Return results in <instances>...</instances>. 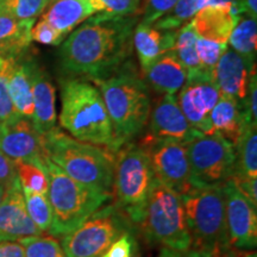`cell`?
Wrapping results in <instances>:
<instances>
[{
    "mask_svg": "<svg viewBox=\"0 0 257 257\" xmlns=\"http://www.w3.org/2000/svg\"><path fill=\"white\" fill-rule=\"evenodd\" d=\"M135 16H92L73 30L61 46V66L66 72L91 80L102 79L123 67L133 49Z\"/></svg>",
    "mask_w": 257,
    "mask_h": 257,
    "instance_id": "1",
    "label": "cell"
},
{
    "mask_svg": "<svg viewBox=\"0 0 257 257\" xmlns=\"http://www.w3.org/2000/svg\"><path fill=\"white\" fill-rule=\"evenodd\" d=\"M92 81L107 108L117 152L140 136L149 121L152 101L147 83L126 63L111 75Z\"/></svg>",
    "mask_w": 257,
    "mask_h": 257,
    "instance_id": "2",
    "label": "cell"
},
{
    "mask_svg": "<svg viewBox=\"0 0 257 257\" xmlns=\"http://www.w3.org/2000/svg\"><path fill=\"white\" fill-rule=\"evenodd\" d=\"M60 126L81 142L115 153L112 123L99 88L88 80L67 78L61 81Z\"/></svg>",
    "mask_w": 257,
    "mask_h": 257,
    "instance_id": "3",
    "label": "cell"
},
{
    "mask_svg": "<svg viewBox=\"0 0 257 257\" xmlns=\"http://www.w3.org/2000/svg\"><path fill=\"white\" fill-rule=\"evenodd\" d=\"M42 143L44 155L69 178L102 192L113 191L115 153L75 140L56 126L42 134Z\"/></svg>",
    "mask_w": 257,
    "mask_h": 257,
    "instance_id": "4",
    "label": "cell"
},
{
    "mask_svg": "<svg viewBox=\"0 0 257 257\" xmlns=\"http://www.w3.org/2000/svg\"><path fill=\"white\" fill-rule=\"evenodd\" d=\"M42 168L48 176L47 197L53 210L51 236H64L87 220L113 198L112 193L82 185L69 178L46 156Z\"/></svg>",
    "mask_w": 257,
    "mask_h": 257,
    "instance_id": "5",
    "label": "cell"
},
{
    "mask_svg": "<svg viewBox=\"0 0 257 257\" xmlns=\"http://www.w3.org/2000/svg\"><path fill=\"white\" fill-rule=\"evenodd\" d=\"M223 186L191 187L180 195L191 236V249L210 257L219 256L231 248Z\"/></svg>",
    "mask_w": 257,
    "mask_h": 257,
    "instance_id": "6",
    "label": "cell"
},
{
    "mask_svg": "<svg viewBox=\"0 0 257 257\" xmlns=\"http://www.w3.org/2000/svg\"><path fill=\"white\" fill-rule=\"evenodd\" d=\"M155 182L149 157L138 144L126 143L115 152L114 204L134 226L142 220Z\"/></svg>",
    "mask_w": 257,
    "mask_h": 257,
    "instance_id": "7",
    "label": "cell"
},
{
    "mask_svg": "<svg viewBox=\"0 0 257 257\" xmlns=\"http://www.w3.org/2000/svg\"><path fill=\"white\" fill-rule=\"evenodd\" d=\"M138 226L148 242L161 245L162 249L178 252L191 249L181 197L157 180Z\"/></svg>",
    "mask_w": 257,
    "mask_h": 257,
    "instance_id": "8",
    "label": "cell"
},
{
    "mask_svg": "<svg viewBox=\"0 0 257 257\" xmlns=\"http://www.w3.org/2000/svg\"><path fill=\"white\" fill-rule=\"evenodd\" d=\"M134 229L113 202L104 205L78 229L62 236L61 245L67 257H101L124 233H134Z\"/></svg>",
    "mask_w": 257,
    "mask_h": 257,
    "instance_id": "9",
    "label": "cell"
},
{
    "mask_svg": "<svg viewBox=\"0 0 257 257\" xmlns=\"http://www.w3.org/2000/svg\"><path fill=\"white\" fill-rule=\"evenodd\" d=\"M192 187L223 186L234 174L236 153L230 141L213 133L186 143Z\"/></svg>",
    "mask_w": 257,
    "mask_h": 257,
    "instance_id": "10",
    "label": "cell"
},
{
    "mask_svg": "<svg viewBox=\"0 0 257 257\" xmlns=\"http://www.w3.org/2000/svg\"><path fill=\"white\" fill-rule=\"evenodd\" d=\"M138 146L149 157L157 181L180 195L192 187L188 152L185 142L147 134Z\"/></svg>",
    "mask_w": 257,
    "mask_h": 257,
    "instance_id": "11",
    "label": "cell"
},
{
    "mask_svg": "<svg viewBox=\"0 0 257 257\" xmlns=\"http://www.w3.org/2000/svg\"><path fill=\"white\" fill-rule=\"evenodd\" d=\"M225 213L231 248L252 250L257 244L256 206L240 192L231 178L223 186Z\"/></svg>",
    "mask_w": 257,
    "mask_h": 257,
    "instance_id": "12",
    "label": "cell"
},
{
    "mask_svg": "<svg viewBox=\"0 0 257 257\" xmlns=\"http://www.w3.org/2000/svg\"><path fill=\"white\" fill-rule=\"evenodd\" d=\"M178 93V104L191 126L202 135L212 134L210 113L220 96L213 82L207 79L187 80Z\"/></svg>",
    "mask_w": 257,
    "mask_h": 257,
    "instance_id": "13",
    "label": "cell"
},
{
    "mask_svg": "<svg viewBox=\"0 0 257 257\" xmlns=\"http://www.w3.org/2000/svg\"><path fill=\"white\" fill-rule=\"evenodd\" d=\"M43 233L29 217L23 188L16 178L8 185L4 198L0 202V243L16 242Z\"/></svg>",
    "mask_w": 257,
    "mask_h": 257,
    "instance_id": "14",
    "label": "cell"
},
{
    "mask_svg": "<svg viewBox=\"0 0 257 257\" xmlns=\"http://www.w3.org/2000/svg\"><path fill=\"white\" fill-rule=\"evenodd\" d=\"M0 152L12 161H28L42 167L44 160L42 135L31 119L19 117L9 124H0Z\"/></svg>",
    "mask_w": 257,
    "mask_h": 257,
    "instance_id": "15",
    "label": "cell"
},
{
    "mask_svg": "<svg viewBox=\"0 0 257 257\" xmlns=\"http://www.w3.org/2000/svg\"><path fill=\"white\" fill-rule=\"evenodd\" d=\"M149 135L170 138L180 142H191L202 134L191 126L182 113L174 94H163L149 115Z\"/></svg>",
    "mask_w": 257,
    "mask_h": 257,
    "instance_id": "16",
    "label": "cell"
},
{
    "mask_svg": "<svg viewBox=\"0 0 257 257\" xmlns=\"http://www.w3.org/2000/svg\"><path fill=\"white\" fill-rule=\"evenodd\" d=\"M255 64L227 47L214 67L211 80L220 95L236 99L243 104L250 72Z\"/></svg>",
    "mask_w": 257,
    "mask_h": 257,
    "instance_id": "17",
    "label": "cell"
},
{
    "mask_svg": "<svg viewBox=\"0 0 257 257\" xmlns=\"http://www.w3.org/2000/svg\"><path fill=\"white\" fill-rule=\"evenodd\" d=\"M34 114L31 121L41 135L56 125V91L46 70L32 60H28Z\"/></svg>",
    "mask_w": 257,
    "mask_h": 257,
    "instance_id": "18",
    "label": "cell"
},
{
    "mask_svg": "<svg viewBox=\"0 0 257 257\" xmlns=\"http://www.w3.org/2000/svg\"><path fill=\"white\" fill-rule=\"evenodd\" d=\"M99 12H102L99 0H49L41 18L49 22L67 37Z\"/></svg>",
    "mask_w": 257,
    "mask_h": 257,
    "instance_id": "19",
    "label": "cell"
},
{
    "mask_svg": "<svg viewBox=\"0 0 257 257\" xmlns=\"http://www.w3.org/2000/svg\"><path fill=\"white\" fill-rule=\"evenodd\" d=\"M240 16L238 5L206 6L194 16L192 24L198 37L227 44Z\"/></svg>",
    "mask_w": 257,
    "mask_h": 257,
    "instance_id": "20",
    "label": "cell"
},
{
    "mask_svg": "<svg viewBox=\"0 0 257 257\" xmlns=\"http://www.w3.org/2000/svg\"><path fill=\"white\" fill-rule=\"evenodd\" d=\"M176 31H163L155 29L153 25L137 23L133 34V47L136 50L143 73L163 54L173 50Z\"/></svg>",
    "mask_w": 257,
    "mask_h": 257,
    "instance_id": "21",
    "label": "cell"
},
{
    "mask_svg": "<svg viewBox=\"0 0 257 257\" xmlns=\"http://www.w3.org/2000/svg\"><path fill=\"white\" fill-rule=\"evenodd\" d=\"M147 82L157 93L176 94L187 82L188 73L174 51L170 50L156 60L144 73Z\"/></svg>",
    "mask_w": 257,
    "mask_h": 257,
    "instance_id": "22",
    "label": "cell"
},
{
    "mask_svg": "<svg viewBox=\"0 0 257 257\" xmlns=\"http://www.w3.org/2000/svg\"><path fill=\"white\" fill-rule=\"evenodd\" d=\"M36 21H17L0 6V56L18 59L31 43V29Z\"/></svg>",
    "mask_w": 257,
    "mask_h": 257,
    "instance_id": "23",
    "label": "cell"
},
{
    "mask_svg": "<svg viewBox=\"0 0 257 257\" xmlns=\"http://www.w3.org/2000/svg\"><path fill=\"white\" fill-rule=\"evenodd\" d=\"M210 124L212 134H219L234 144L245 124L243 104L236 99L220 95L210 113Z\"/></svg>",
    "mask_w": 257,
    "mask_h": 257,
    "instance_id": "24",
    "label": "cell"
},
{
    "mask_svg": "<svg viewBox=\"0 0 257 257\" xmlns=\"http://www.w3.org/2000/svg\"><path fill=\"white\" fill-rule=\"evenodd\" d=\"M8 86L15 110L21 117L31 119L34 114V100L28 60H21V57H18L14 61L10 68Z\"/></svg>",
    "mask_w": 257,
    "mask_h": 257,
    "instance_id": "25",
    "label": "cell"
},
{
    "mask_svg": "<svg viewBox=\"0 0 257 257\" xmlns=\"http://www.w3.org/2000/svg\"><path fill=\"white\" fill-rule=\"evenodd\" d=\"M234 174L236 179H257V131L251 125L244 124L234 142Z\"/></svg>",
    "mask_w": 257,
    "mask_h": 257,
    "instance_id": "26",
    "label": "cell"
},
{
    "mask_svg": "<svg viewBox=\"0 0 257 257\" xmlns=\"http://www.w3.org/2000/svg\"><path fill=\"white\" fill-rule=\"evenodd\" d=\"M197 40L198 36L195 34L194 28H193L192 21H189L185 25L176 31L175 43L173 51L176 57L180 60V62L184 64V67L187 69L188 79H207L201 70V64L199 61L197 53Z\"/></svg>",
    "mask_w": 257,
    "mask_h": 257,
    "instance_id": "27",
    "label": "cell"
},
{
    "mask_svg": "<svg viewBox=\"0 0 257 257\" xmlns=\"http://www.w3.org/2000/svg\"><path fill=\"white\" fill-rule=\"evenodd\" d=\"M227 46L232 50L255 63L257 51V18L242 15L231 32Z\"/></svg>",
    "mask_w": 257,
    "mask_h": 257,
    "instance_id": "28",
    "label": "cell"
},
{
    "mask_svg": "<svg viewBox=\"0 0 257 257\" xmlns=\"http://www.w3.org/2000/svg\"><path fill=\"white\" fill-rule=\"evenodd\" d=\"M205 8V0H179L168 14L162 16L153 27L163 31H176Z\"/></svg>",
    "mask_w": 257,
    "mask_h": 257,
    "instance_id": "29",
    "label": "cell"
},
{
    "mask_svg": "<svg viewBox=\"0 0 257 257\" xmlns=\"http://www.w3.org/2000/svg\"><path fill=\"white\" fill-rule=\"evenodd\" d=\"M23 194L29 217L42 232L49 233L53 225V210L47 194L27 191V189H23Z\"/></svg>",
    "mask_w": 257,
    "mask_h": 257,
    "instance_id": "30",
    "label": "cell"
},
{
    "mask_svg": "<svg viewBox=\"0 0 257 257\" xmlns=\"http://www.w3.org/2000/svg\"><path fill=\"white\" fill-rule=\"evenodd\" d=\"M16 172L22 188L41 194L48 193V176L41 166L28 161H16Z\"/></svg>",
    "mask_w": 257,
    "mask_h": 257,
    "instance_id": "31",
    "label": "cell"
},
{
    "mask_svg": "<svg viewBox=\"0 0 257 257\" xmlns=\"http://www.w3.org/2000/svg\"><path fill=\"white\" fill-rule=\"evenodd\" d=\"M24 257H67L62 245L54 236H35L19 239Z\"/></svg>",
    "mask_w": 257,
    "mask_h": 257,
    "instance_id": "32",
    "label": "cell"
},
{
    "mask_svg": "<svg viewBox=\"0 0 257 257\" xmlns=\"http://www.w3.org/2000/svg\"><path fill=\"white\" fill-rule=\"evenodd\" d=\"M16 59H4L0 56V124H9L18 119L21 115L15 110L10 98L8 79L10 68Z\"/></svg>",
    "mask_w": 257,
    "mask_h": 257,
    "instance_id": "33",
    "label": "cell"
},
{
    "mask_svg": "<svg viewBox=\"0 0 257 257\" xmlns=\"http://www.w3.org/2000/svg\"><path fill=\"white\" fill-rule=\"evenodd\" d=\"M49 0H0V6L17 21H36L46 10Z\"/></svg>",
    "mask_w": 257,
    "mask_h": 257,
    "instance_id": "34",
    "label": "cell"
},
{
    "mask_svg": "<svg viewBox=\"0 0 257 257\" xmlns=\"http://www.w3.org/2000/svg\"><path fill=\"white\" fill-rule=\"evenodd\" d=\"M227 44L217 43V42L204 40V38L198 37L197 40V53L199 61L201 64V70L207 78L211 79L212 72L218 63V61L227 49ZM212 81V80H211Z\"/></svg>",
    "mask_w": 257,
    "mask_h": 257,
    "instance_id": "35",
    "label": "cell"
},
{
    "mask_svg": "<svg viewBox=\"0 0 257 257\" xmlns=\"http://www.w3.org/2000/svg\"><path fill=\"white\" fill-rule=\"evenodd\" d=\"M243 112L245 124L257 127V74L256 64L250 72L246 94L243 100Z\"/></svg>",
    "mask_w": 257,
    "mask_h": 257,
    "instance_id": "36",
    "label": "cell"
},
{
    "mask_svg": "<svg viewBox=\"0 0 257 257\" xmlns=\"http://www.w3.org/2000/svg\"><path fill=\"white\" fill-rule=\"evenodd\" d=\"M31 40L44 46H60L66 40V36L49 22L41 18L31 29Z\"/></svg>",
    "mask_w": 257,
    "mask_h": 257,
    "instance_id": "37",
    "label": "cell"
},
{
    "mask_svg": "<svg viewBox=\"0 0 257 257\" xmlns=\"http://www.w3.org/2000/svg\"><path fill=\"white\" fill-rule=\"evenodd\" d=\"M102 15L107 17H128L137 14L142 0H99Z\"/></svg>",
    "mask_w": 257,
    "mask_h": 257,
    "instance_id": "38",
    "label": "cell"
},
{
    "mask_svg": "<svg viewBox=\"0 0 257 257\" xmlns=\"http://www.w3.org/2000/svg\"><path fill=\"white\" fill-rule=\"evenodd\" d=\"M179 0H144L141 23L153 25L174 8Z\"/></svg>",
    "mask_w": 257,
    "mask_h": 257,
    "instance_id": "39",
    "label": "cell"
},
{
    "mask_svg": "<svg viewBox=\"0 0 257 257\" xmlns=\"http://www.w3.org/2000/svg\"><path fill=\"white\" fill-rule=\"evenodd\" d=\"M135 245L136 243H135L134 233H124L119 239L112 244L101 257H131Z\"/></svg>",
    "mask_w": 257,
    "mask_h": 257,
    "instance_id": "40",
    "label": "cell"
},
{
    "mask_svg": "<svg viewBox=\"0 0 257 257\" xmlns=\"http://www.w3.org/2000/svg\"><path fill=\"white\" fill-rule=\"evenodd\" d=\"M17 178L15 161L0 152V185L8 186Z\"/></svg>",
    "mask_w": 257,
    "mask_h": 257,
    "instance_id": "41",
    "label": "cell"
},
{
    "mask_svg": "<svg viewBox=\"0 0 257 257\" xmlns=\"http://www.w3.org/2000/svg\"><path fill=\"white\" fill-rule=\"evenodd\" d=\"M240 192L249 199L253 206H257V179H236L232 178Z\"/></svg>",
    "mask_w": 257,
    "mask_h": 257,
    "instance_id": "42",
    "label": "cell"
},
{
    "mask_svg": "<svg viewBox=\"0 0 257 257\" xmlns=\"http://www.w3.org/2000/svg\"><path fill=\"white\" fill-rule=\"evenodd\" d=\"M0 257H24V249L19 242H2Z\"/></svg>",
    "mask_w": 257,
    "mask_h": 257,
    "instance_id": "43",
    "label": "cell"
},
{
    "mask_svg": "<svg viewBox=\"0 0 257 257\" xmlns=\"http://www.w3.org/2000/svg\"><path fill=\"white\" fill-rule=\"evenodd\" d=\"M161 257H210V256L205 255V253H201L199 251H195V250H192V249H189L185 252H178V251H173V250L162 249Z\"/></svg>",
    "mask_w": 257,
    "mask_h": 257,
    "instance_id": "44",
    "label": "cell"
},
{
    "mask_svg": "<svg viewBox=\"0 0 257 257\" xmlns=\"http://www.w3.org/2000/svg\"><path fill=\"white\" fill-rule=\"evenodd\" d=\"M239 9L242 14L257 18V0H239Z\"/></svg>",
    "mask_w": 257,
    "mask_h": 257,
    "instance_id": "45",
    "label": "cell"
},
{
    "mask_svg": "<svg viewBox=\"0 0 257 257\" xmlns=\"http://www.w3.org/2000/svg\"><path fill=\"white\" fill-rule=\"evenodd\" d=\"M217 257H256L255 251H245V250H238L234 248H230L226 251L220 253Z\"/></svg>",
    "mask_w": 257,
    "mask_h": 257,
    "instance_id": "46",
    "label": "cell"
},
{
    "mask_svg": "<svg viewBox=\"0 0 257 257\" xmlns=\"http://www.w3.org/2000/svg\"><path fill=\"white\" fill-rule=\"evenodd\" d=\"M6 187H8V186H5V185H0V202H2L3 198H4L5 192H6Z\"/></svg>",
    "mask_w": 257,
    "mask_h": 257,
    "instance_id": "47",
    "label": "cell"
}]
</instances>
